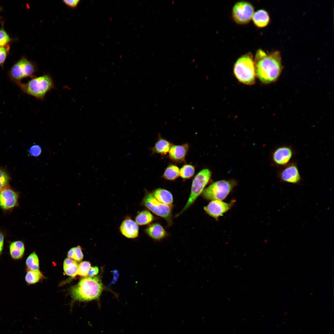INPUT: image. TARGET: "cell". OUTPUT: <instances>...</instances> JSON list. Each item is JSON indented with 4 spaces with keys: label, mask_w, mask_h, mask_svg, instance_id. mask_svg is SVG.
<instances>
[{
    "label": "cell",
    "mask_w": 334,
    "mask_h": 334,
    "mask_svg": "<svg viewBox=\"0 0 334 334\" xmlns=\"http://www.w3.org/2000/svg\"><path fill=\"white\" fill-rule=\"evenodd\" d=\"M254 13V8L250 3L246 1H240L233 6L232 9V17L237 23L245 24L251 20Z\"/></svg>",
    "instance_id": "9c48e42d"
},
{
    "label": "cell",
    "mask_w": 334,
    "mask_h": 334,
    "mask_svg": "<svg viewBox=\"0 0 334 334\" xmlns=\"http://www.w3.org/2000/svg\"><path fill=\"white\" fill-rule=\"evenodd\" d=\"M9 249L10 256L13 260H19L23 258L25 247L22 241L16 240L10 242Z\"/></svg>",
    "instance_id": "2e32d148"
},
{
    "label": "cell",
    "mask_w": 334,
    "mask_h": 334,
    "mask_svg": "<svg viewBox=\"0 0 334 334\" xmlns=\"http://www.w3.org/2000/svg\"><path fill=\"white\" fill-rule=\"evenodd\" d=\"M5 238L4 234L0 232V259L3 253Z\"/></svg>",
    "instance_id": "836d02e7"
},
{
    "label": "cell",
    "mask_w": 334,
    "mask_h": 334,
    "mask_svg": "<svg viewBox=\"0 0 334 334\" xmlns=\"http://www.w3.org/2000/svg\"><path fill=\"white\" fill-rule=\"evenodd\" d=\"M143 203L148 209L156 215L165 219L169 224L172 222V206L163 204L157 200L151 193H148Z\"/></svg>",
    "instance_id": "ba28073f"
},
{
    "label": "cell",
    "mask_w": 334,
    "mask_h": 334,
    "mask_svg": "<svg viewBox=\"0 0 334 334\" xmlns=\"http://www.w3.org/2000/svg\"><path fill=\"white\" fill-rule=\"evenodd\" d=\"M78 264L77 261L70 258H66L63 263V270L67 275L72 277L77 275Z\"/></svg>",
    "instance_id": "44dd1931"
},
{
    "label": "cell",
    "mask_w": 334,
    "mask_h": 334,
    "mask_svg": "<svg viewBox=\"0 0 334 334\" xmlns=\"http://www.w3.org/2000/svg\"><path fill=\"white\" fill-rule=\"evenodd\" d=\"M294 153L292 147L286 145L279 146L273 152V161L277 166L284 167L290 163Z\"/></svg>",
    "instance_id": "7c38bea8"
},
{
    "label": "cell",
    "mask_w": 334,
    "mask_h": 334,
    "mask_svg": "<svg viewBox=\"0 0 334 334\" xmlns=\"http://www.w3.org/2000/svg\"><path fill=\"white\" fill-rule=\"evenodd\" d=\"M34 64L25 58H23L16 63L10 70L8 75L10 79L17 84L21 79L26 77H35L36 71Z\"/></svg>",
    "instance_id": "52a82bcc"
},
{
    "label": "cell",
    "mask_w": 334,
    "mask_h": 334,
    "mask_svg": "<svg viewBox=\"0 0 334 334\" xmlns=\"http://www.w3.org/2000/svg\"><path fill=\"white\" fill-rule=\"evenodd\" d=\"M155 198L160 202L172 206L173 203V197L169 191L162 188L157 189L152 194Z\"/></svg>",
    "instance_id": "ac0fdd59"
},
{
    "label": "cell",
    "mask_w": 334,
    "mask_h": 334,
    "mask_svg": "<svg viewBox=\"0 0 334 334\" xmlns=\"http://www.w3.org/2000/svg\"><path fill=\"white\" fill-rule=\"evenodd\" d=\"M211 173L208 169H204L199 171L195 176L192 182L189 199L184 207L178 216L186 210L201 194L209 181Z\"/></svg>",
    "instance_id": "8992f818"
},
{
    "label": "cell",
    "mask_w": 334,
    "mask_h": 334,
    "mask_svg": "<svg viewBox=\"0 0 334 334\" xmlns=\"http://www.w3.org/2000/svg\"><path fill=\"white\" fill-rule=\"evenodd\" d=\"M42 274L39 270H27L25 280L28 285L35 284L38 282L42 277Z\"/></svg>",
    "instance_id": "603a6c76"
},
{
    "label": "cell",
    "mask_w": 334,
    "mask_h": 334,
    "mask_svg": "<svg viewBox=\"0 0 334 334\" xmlns=\"http://www.w3.org/2000/svg\"><path fill=\"white\" fill-rule=\"evenodd\" d=\"M120 230L124 236L128 238H135L138 235L139 227L137 224L130 219H126L122 222Z\"/></svg>",
    "instance_id": "5bb4252c"
},
{
    "label": "cell",
    "mask_w": 334,
    "mask_h": 334,
    "mask_svg": "<svg viewBox=\"0 0 334 334\" xmlns=\"http://www.w3.org/2000/svg\"><path fill=\"white\" fill-rule=\"evenodd\" d=\"M189 148L188 143L182 145H172L169 152V158L175 162L184 161Z\"/></svg>",
    "instance_id": "9a60e30c"
},
{
    "label": "cell",
    "mask_w": 334,
    "mask_h": 334,
    "mask_svg": "<svg viewBox=\"0 0 334 334\" xmlns=\"http://www.w3.org/2000/svg\"><path fill=\"white\" fill-rule=\"evenodd\" d=\"M236 184V182L233 180L216 181L204 189L202 195L208 200H222L226 197Z\"/></svg>",
    "instance_id": "5b68a950"
},
{
    "label": "cell",
    "mask_w": 334,
    "mask_h": 334,
    "mask_svg": "<svg viewBox=\"0 0 334 334\" xmlns=\"http://www.w3.org/2000/svg\"><path fill=\"white\" fill-rule=\"evenodd\" d=\"M10 38L3 29L0 30V47L5 46L10 41Z\"/></svg>",
    "instance_id": "f1b7e54d"
},
{
    "label": "cell",
    "mask_w": 334,
    "mask_h": 334,
    "mask_svg": "<svg viewBox=\"0 0 334 334\" xmlns=\"http://www.w3.org/2000/svg\"><path fill=\"white\" fill-rule=\"evenodd\" d=\"M8 51L7 48L5 46L0 47V66H2L3 65L7 54Z\"/></svg>",
    "instance_id": "1f68e13d"
},
{
    "label": "cell",
    "mask_w": 334,
    "mask_h": 334,
    "mask_svg": "<svg viewBox=\"0 0 334 334\" xmlns=\"http://www.w3.org/2000/svg\"><path fill=\"white\" fill-rule=\"evenodd\" d=\"M255 59L256 75L260 81L269 84L276 81L282 69L280 52L276 51L268 54L259 49Z\"/></svg>",
    "instance_id": "6da1fadb"
},
{
    "label": "cell",
    "mask_w": 334,
    "mask_h": 334,
    "mask_svg": "<svg viewBox=\"0 0 334 334\" xmlns=\"http://www.w3.org/2000/svg\"><path fill=\"white\" fill-rule=\"evenodd\" d=\"M27 270H39V260L38 257L34 251L30 254L27 258L25 261Z\"/></svg>",
    "instance_id": "d4e9b609"
},
{
    "label": "cell",
    "mask_w": 334,
    "mask_h": 334,
    "mask_svg": "<svg viewBox=\"0 0 334 334\" xmlns=\"http://www.w3.org/2000/svg\"><path fill=\"white\" fill-rule=\"evenodd\" d=\"M172 145L169 142L161 138L157 141L155 146L151 148V150L152 154L158 153L164 155L169 152Z\"/></svg>",
    "instance_id": "ffe728a7"
},
{
    "label": "cell",
    "mask_w": 334,
    "mask_h": 334,
    "mask_svg": "<svg viewBox=\"0 0 334 334\" xmlns=\"http://www.w3.org/2000/svg\"><path fill=\"white\" fill-rule=\"evenodd\" d=\"M42 148L39 145H34L31 147L28 151L31 156L37 157L40 155L42 152Z\"/></svg>",
    "instance_id": "4dcf8cb0"
},
{
    "label": "cell",
    "mask_w": 334,
    "mask_h": 334,
    "mask_svg": "<svg viewBox=\"0 0 334 334\" xmlns=\"http://www.w3.org/2000/svg\"><path fill=\"white\" fill-rule=\"evenodd\" d=\"M99 272V269L97 267H91L88 274V276H94Z\"/></svg>",
    "instance_id": "e575fe53"
},
{
    "label": "cell",
    "mask_w": 334,
    "mask_h": 334,
    "mask_svg": "<svg viewBox=\"0 0 334 334\" xmlns=\"http://www.w3.org/2000/svg\"><path fill=\"white\" fill-rule=\"evenodd\" d=\"M147 233L153 239L159 240L161 239L166 235V232L163 227L158 223L152 224L148 226L146 229Z\"/></svg>",
    "instance_id": "d6986e66"
},
{
    "label": "cell",
    "mask_w": 334,
    "mask_h": 334,
    "mask_svg": "<svg viewBox=\"0 0 334 334\" xmlns=\"http://www.w3.org/2000/svg\"><path fill=\"white\" fill-rule=\"evenodd\" d=\"M16 84L24 93L40 100L43 99L46 94L54 88L51 77L47 74L35 77L27 83L20 82Z\"/></svg>",
    "instance_id": "3957f363"
},
{
    "label": "cell",
    "mask_w": 334,
    "mask_h": 334,
    "mask_svg": "<svg viewBox=\"0 0 334 334\" xmlns=\"http://www.w3.org/2000/svg\"><path fill=\"white\" fill-rule=\"evenodd\" d=\"M83 254L80 246L74 247V250L72 259L77 262H80L83 258Z\"/></svg>",
    "instance_id": "f546056e"
},
{
    "label": "cell",
    "mask_w": 334,
    "mask_h": 334,
    "mask_svg": "<svg viewBox=\"0 0 334 334\" xmlns=\"http://www.w3.org/2000/svg\"><path fill=\"white\" fill-rule=\"evenodd\" d=\"M233 203H228L221 200H212L204 207V209L209 215L217 219L231 208Z\"/></svg>",
    "instance_id": "4fadbf2b"
},
{
    "label": "cell",
    "mask_w": 334,
    "mask_h": 334,
    "mask_svg": "<svg viewBox=\"0 0 334 334\" xmlns=\"http://www.w3.org/2000/svg\"><path fill=\"white\" fill-rule=\"evenodd\" d=\"M278 177L282 182L293 184L299 185L302 181L297 165L294 162L282 167L278 173Z\"/></svg>",
    "instance_id": "30bf717a"
},
{
    "label": "cell",
    "mask_w": 334,
    "mask_h": 334,
    "mask_svg": "<svg viewBox=\"0 0 334 334\" xmlns=\"http://www.w3.org/2000/svg\"><path fill=\"white\" fill-rule=\"evenodd\" d=\"M10 176L4 169L0 168V190L8 186Z\"/></svg>",
    "instance_id": "83f0119b"
},
{
    "label": "cell",
    "mask_w": 334,
    "mask_h": 334,
    "mask_svg": "<svg viewBox=\"0 0 334 334\" xmlns=\"http://www.w3.org/2000/svg\"><path fill=\"white\" fill-rule=\"evenodd\" d=\"M180 176V169L176 165H170L165 169L163 177L169 180H174Z\"/></svg>",
    "instance_id": "cb8c5ba5"
},
{
    "label": "cell",
    "mask_w": 334,
    "mask_h": 334,
    "mask_svg": "<svg viewBox=\"0 0 334 334\" xmlns=\"http://www.w3.org/2000/svg\"><path fill=\"white\" fill-rule=\"evenodd\" d=\"M154 217L149 211L145 210L139 212L136 216L135 220L139 225H147L154 220Z\"/></svg>",
    "instance_id": "7402d4cb"
},
{
    "label": "cell",
    "mask_w": 334,
    "mask_h": 334,
    "mask_svg": "<svg viewBox=\"0 0 334 334\" xmlns=\"http://www.w3.org/2000/svg\"><path fill=\"white\" fill-rule=\"evenodd\" d=\"M63 2L69 7L74 8L76 7L79 2V0H63Z\"/></svg>",
    "instance_id": "d6a6232c"
},
{
    "label": "cell",
    "mask_w": 334,
    "mask_h": 334,
    "mask_svg": "<svg viewBox=\"0 0 334 334\" xmlns=\"http://www.w3.org/2000/svg\"><path fill=\"white\" fill-rule=\"evenodd\" d=\"M233 72L240 82L247 85L255 83L256 75L255 66L250 54L244 55L237 60L234 66Z\"/></svg>",
    "instance_id": "277c9868"
},
{
    "label": "cell",
    "mask_w": 334,
    "mask_h": 334,
    "mask_svg": "<svg viewBox=\"0 0 334 334\" xmlns=\"http://www.w3.org/2000/svg\"><path fill=\"white\" fill-rule=\"evenodd\" d=\"M195 172L194 166L190 164L185 165L180 170V176L184 179L189 178L194 175Z\"/></svg>",
    "instance_id": "484cf974"
},
{
    "label": "cell",
    "mask_w": 334,
    "mask_h": 334,
    "mask_svg": "<svg viewBox=\"0 0 334 334\" xmlns=\"http://www.w3.org/2000/svg\"><path fill=\"white\" fill-rule=\"evenodd\" d=\"M103 290V286L98 276L85 277L70 288L69 292L73 299L88 302L98 299Z\"/></svg>",
    "instance_id": "7a4b0ae2"
},
{
    "label": "cell",
    "mask_w": 334,
    "mask_h": 334,
    "mask_svg": "<svg viewBox=\"0 0 334 334\" xmlns=\"http://www.w3.org/2000/svg\"><path fill=\"white\" fill-rule=\"evenodd\" d=\"M91 267V264L89 262L84 261L81 262L78 265L77 275L82 276L86 277Z\"/></svg>",
    "instance_id": "4316f807"
},
{
    "label": "cell",
    "mask_w": 334,
    "mask_h": 334,
    "mask_svg": "<svg viewBox=\"0 0 334 334\" xmlns=\"http://www.w3.org/2000/svg\"><path fill=\"white\" fill-rule=\"evenodd\" d=\"M19 198L17 192L6 186L0 190V207L4 211L11 210L17 205Z\"/></svg>",
    "instance_id": "8fae6325"
},
{
    "label": "cell",
    "mask_w": 334,
    "mask_h": 334,
    "mask_svg": "<svg viewBox=\"0 0 334 334\" xmlns=\"http://www.w3.org/2000/svg\"><path fill=\"white\" fill-rule=\"evenodd\" d=\"M252 20L254 24L258 27L262 28L266 26L269 24L270 18L269 14L263 9L257 11L254 13Z\"/></svg>",
    "instance_id": "e0dca14e"
}]
</instances>
